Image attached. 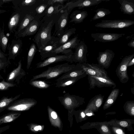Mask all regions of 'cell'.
<instances>
[{"instance_id":"f35d334b","label":"cell","mask_w":134,"mask_h":134,"mask_svg":"<svg viewBox=\"0 0 134 134\" xmlns=\"http://www.w3.org/2000/svg\"><path fill=\"white\" fill-rule=\"evenodd\" d=\"M36 1V0H23L21 4L23 6L31 5L34 4Z\"/></svg>"},{"instance_id":"9a60e30c","label":"cell","mask_w":134,"mask_h":134,"mask_svg":"<svg viewBox=\"0 0 134 134\" xmlns=\"http://www.w3.org/2000/svg\"><path fill=\"white\" fill-rule=\"evenodd\" d=\"M87 75L86 72L81 66L80 63H77L73 69L64 74L56 81L68 78L80 77L82 79Z\"/></svg>"},{"instance_id":"d4e9b609","label":"cell","mask_w":134,"mask_h":134,"mask_svg":"<svg viewBox=\"0 0 134 134\" xmlns=\"http://www.w3.org/2000/svg\"><path fill=\"white\" fill-rule=\"evenodd\" d=\"M88 65L94 69L99 75V77L105 78L108 79H110L106 71L99 65L92 63L90 64L88 63Z\"/></svg>"},{"instance_id":"cb8c5ba5","label":"cell","mask_w":134,"mask_h":134,"mask_svg":"<svg viewBox=\"0 0 134 134\" xmlns=\"http://www.w3.org/2000/svg\"><path fill=\"white\" fill-rule=\"evenodd\" d=\"M20 114L12 112L7 114L0 118V124L11 122L17 118Z\"/></svg>"},{"instance_id":"db71d44e","label":"cell","mask_w":134,"mask_h":134,"mask_svg":"<svg viewBox=\"0 0 134 134\" xmlns=\"http://www.w3.org/2000/svg\"><path fill=\"white\" fill-rule=\"evenodd\" d=\"M132 76L133 77H134V72L133 71L132 74Z\"/></svg>"},{"instance_id":"7c38bea8","label":"cell","mask_w":134,"mask_h":134,"mask_svg":"<svg viewBox=\"0 0 134 134\" xmlns=\"http://www.w3.org/2000/svg\"><path fill=\"white\" fill-rule=\"evenodd\" d=\"M115 56V53L111 50L107 49L100 52L97 58L98 64L104 68L108 69Z\"/></svg>"},{"instance_id":"484cf974","label":"cell","mask_w":134,"mask_h":134,"mask_svg":"<svg viewBox=\"0 0 134 134\" xmlns=\"http://www.w3.org/2000/svg\"><path fill=\"white\" fill-rule=\"evenodd\" d=\"M36 51V46L33 43L31 45L28 53L26 67L27 69H29L31 66Z\"/></svg>"},{"instance_id":"bcb514c9","label":"cell","mask_w":134,"mask_h":134,"mask_svg":"<svg viewBox=\"0 0 134 134\" xmlns=\"http://www.w3.org/2000/svg\"><path fill=\"white\" fill-rule=\"evenodd\" d=\"M101 129L104 132H107L108 131V129L107 127L105 125L102 126L101 127Z\"/></svg>"},{"instance_id":"7a4b0ae2","label":"cell","mask_w":134,"mask_h":134,"mask_svg":"<svg viewBox=\"0 0 134 134\" xmlns=\"http://www.w3.org/2000/svg\"><path fill=\"white\" fill-rule=\"evenodd\" d=\"M134 24V21L130 20H103L95 26L104 28L121 29L128 27Z\"/></svg>"},{"instance_id":"f907efd6","label":"cell","mask_w":134,"mask_h":134,"mask_svg":"<svg viewBox=\"0 0 134 134\" xmlns=\"http://www.w3.org/2000/svg\"><path fill=\"white\" fill-rule=\"evenodd\" d=\"M81 115L82 118H84L85 116V113L83 111L81 113Z\"/></svg>"},{"instance_id":"d590c367","label":"cell","mask_w":134,"mask_h":134,"mask_svg":"<svg viewBox=\"0 0 134 134\" xmlns=\"http://www.w3.org/2000/svg\"><path fill=\"white\" fill-rule=\"evenodd\" d=\"M61 6L60 5H58L55 6H51L47 9L46 11L47 15L51 16L53 14H56L58 13L59 11V7Z\"/></svg>"},{"instance_id":"5bb4252c","label":"cell","mask_w":134,"mask_h":134,"mask_svg":"<svg viewBox=\"0 0 134 134\" xmlns=\"http://www.w3.org/2000/svg\"><path fill=\"white\" fill-rule=\"evenodd\" d=\"M21 60L18 62L17 67L11 72L7 75L6 79L7 82L11 83H19L20 80L26 75L25 71L22 68Z\"/></svg>"},{"instance_id":"4dcf8cb0","label":"cell","mask_w":134,"mask_h":134,"mask_svg":"<svg viewBox=\"0 0 134 134\" xmlns=\"http://www.w3.org/2000/svg\"><path fill=\"white\" fill-rule=\"evenodd\" d=\"M111 13L108 9L103 8H98L96 10V13L92 20H95L102 18L110 14Z\"/></svg>"},{"instance_id":"f5cc1de1","label":"cell","mask_w":134,"mask_h":134,"mask_svg":"<svg viewBox=\"0 0 134 134\" xmlns=\"http://www.w3.org/2000/svg\"><path fill=\"white\" fill-rule=\"evenodd\" d=\"M92 113H88L86 114V115L88 116H90L92 115Z\"/></svg>"},{"instance_id":"681fc988","label":"cell","mask_w":134,"mask_h":134,"mask_svg":"<svg viewBox=\"0 0 134 134\" xmlns=\"http://www.w3.org/2000/svg\"><path fill=\"white\" fill-rule=\"evenodd\" d=\"M2 1L3 3H6L12 1H13L12 0H2Z\"/></svg>"},{"instance_id":"83f0119b","label":"cell","mask_w":134,"mask_h":134,"mask_svg":"<svg viewBox=\"0 0 134 134\" xmlns=\"http://www.w3.org/2000/svg\"><path fill=\"white\" fill-rule=\"evenodd\" d=\"M8 41V38L5 35L4 30L0 28V51L1 48L4 53L6 51Z\"/></svg>"},{"instance_id":"ab89813d","label":"cell","mask_w":134,"mask_h":134,"mask_svg":"<svg viewBox=\"0 0 134 134\" xmlns=\"http://www.w3.org/2000/svg\"><path fill=\"white\" fill-rule=\"evenodd\" d=\"M6 55L4 53L0 51V60L4 62H6L8 60L7 59Z\"/></svg>"},{"instance_id":"ee69618b","label":"cell","mask_w":134,"mask_h":134,"mask_svg":"<svg viewBox=\"0 0 134 134\" xmlns=\"http://www.w3.org/2000/svg\"><path fill=\"white\" fill-rule=\"evenodd\" d=\"M120 124L121 126L123 127H126L128 125L127 122L124 121H121L120 123Z\"/></svg>"},{"instance_id":"f1b7e54d","label":"cell","mask_w":134,"mask_h":134,"mask_svg":"<svg viewBox=\"0 0 134 134\" xmlns=\"http://www.w3.org/2000/svg\"><path fill=\"white\" fill-rule=\"evenodd\" d=\"M57 48V44L54 43L52 45L46 46L39 48V51L42 59L46 58L48 54L52 50Z\"/></svg>"},{"instance_id":"4fadbf2b","label":"cell","mask_w":134,"mask_h":134,"mask_svg":"<svg viewBox=\"0 0 134 134\" xmlns=\"http://www.w3.org/2000/svg\"><path fill=\"white\" fill-rule=\"evenodd\" d=\"M125 34L114 33H92L91 36L94 41L102 42H110L116 40L125 35Z\"/></svg>"},{"instance_id":"603a6c76","label":"cell","mask_w":134,"mask_h":134,"mask_svg":"<svg viewBox=\"0 0 134 134\" xmlns=\"http://www.w3.org/2000/svg\"><path fill=\"white\" fill-rule=\"evenodd\" d=\"M81 78L80 77L66 78L57 81L55 83L57 87H64L72 85Z\"/></svg>"},{"instance_id":"e575fe53","label":"cell","mask_w":134,"mask_h":134,"mask_svg":"<svg viewBox=\"0 0 134 134\" xmlns=\"http://www.w3.org/2000/svg\"><path fill=\"white\" fill-rule=\"evenodd\" d=\"M16 85L15 83L8 82L3 79L0 82V91H2L8 90L10 87H13Z\"/></svg>"},{"instance_id":"ffe728a7","label":"cell","mask_w":134,"mask_h":134,"mask_svg":"<svg viewBox=\"0 0 134 134\" xmlns=\"http://www.w3.org/2000/svg\"><path fill=\"white\" fill-rule=\"evenodd\" d=\"M104 97V96L100 94L95 95L90 100L88 108L94 109L98 108L103 103Z\"/></svg>"},{"instance_id":"2e32d148","label":"cell","mask_w":134,"mask_h":134,"mask_svg":"<svg viewBox=\"0 0 134 134\" xmlns=\"http://www.w3.org/2000/svg\"><path fill=\"white\" fill-rule=\"evenodd\" d=\"M22 43L20 40H13L8 48L9 50L8 59L14 60L19 53L22 47Z\"/></svg>"},{"instance_id":"52a82bcc","label":"cell","mask_w":134,"mask_h":134,"mask_svg":"<svg viewBox=\"0 0 134 134\" xmlns=\"http://www.w3.org/2000/svg\"><path fill=\"white\" fill-rule=\"evenodd\" d=\"M109 0H79L72 1L67 3L64 6L60 9V11H62L63 9L67 7V9L69 13L74 8L78 7L79 9L84 8L88 7L97 5L102 1H107Z\"/></svg>"},{"instance_id":"e0dca14e","label":"cell","mask_w":134,"mask_h":134,"mask_svg":"<svg viewBox=\"0 0 134 134\" xmlns=\"http://www.w3.org/2000/svg\"><path fill=\"white\" fill-rule=\"evenodd\" d=\"M121 6L119 8L124 14H134V0H118Z\"/></svg>"},{"instance_id":"277c9868","label":"cell","mask_w":134,"mask_h":134,"mask_svg":"<svg viewBox=\"0 0 134 134\" xmlns=\"http://www.w3.org/2000/svg\"><path fill=\"white\" fill-rule=\"evenodd\" d=\"M53 21L50 22L43 29L38 33L35 38V41L39 49L46 46L52 38L51 31Z\"/></svg>"},{"instance_id":"7bdbcfd3","label":"cell","mask_w":134,"mask_h":134,"mask_svg":"<svg viewBox=\"0 0 134 134\" xmlns=\"http://www.w3.org/2000/svg\"><path fill=\"white\" fill-rule=\"evenodd\" d=\"M51 115L52 118L54 119H56L57 117L56 113L54 111H52L51 113Z\"/></svg>"},{"instance_id":"6da1fadb","label":"cell","mask_w":134,"mask_h":134,"mask_svg":"<svg viewBox=\"0 0 134 134\" xmlns=\"http://www.w3.org/2000/svg\"><path fill=\"white\" fill-rule=\"evenodd\" d=\"M75 65L74 64H69L68 63H67L53 67H49L46 70L34 76L31 80H36L42 78H45V80L53 79L66 73L73 69Z\"/></svg>"},{"instance_id":"d6986e66","label":"cell","mask_w":134,"mask_h":134,"mask_svg":"<svg viewBox=\"0 0 134 134\" xmlns=\"http://www.w3.org/2000/svg\"><path fill=\"white\" fill-rule=\"evenodd\" d=\"M88 15L86 11L75 10L73 12L70 16L71 20L69 23L74 22L76 24L81 23Z\"/></svg>"},{"instance_id":"30bf717a","label":"cell","mask_w":134,"mask_h":134,"mask_svg":"<svg viewBox=\"0 0 134 134\" xmlns=\"http://www.w3.org/2000/svg\"><path fill=\"white\" fill-rule=\"evenodd\" d=\"M88 52L86 45L83 41H80L71 56L73 62L82 63L87 62V54Z\"/></svg>"},{"instance_id":"74e56055","label":"cell","mask_w":134,"mask_h":134,"mask_svg":"<svg viewBox=\"0 0 134 134\" xmlns=\"http://www.w3.org/2000/svg\"><path fill=\"white\" fill-rule=\"evenodd\" d=\"M47 6V5L46 4H43L40 5L36 9L37 13L39 14L42 13L44 11Z\"/></svg>"},{"instance_id":"ac0fdd59","label":"cell","mask_w":134,"mask_h":134,"mask_svg":"<svg viewBox=\"0 0 134 134\" xmlns=\"http://www.w3.org/2000/svg\"><path fill=\"white\" fill-rule=\"evenodd\" d=\"M39 26V23L38 21L33 20L26 27L25 30L21 33L19 36L24 37L33 35L37 32Z\"/></svg>"},{"instance_id":"816d5d0a","label":"cell","mask_w":134,"mask_h":134,"mask_svg":"<svg viewBox=\"0 0 134 134\" xmlns=\"http://www.w3.org/2000/svg\"><path fill=\"white\" fill-rule=\"evenodd\" d=\"M131 93L133 94H134V86L131 88Z\"/></svg>"},{"instance_id":"d6a6232c","label":"cell","mask_w":134,"mask_h":134,"mask_svg":"<svg viewBox=\"0 0 134 134\" xmlns=\"http://www.w3.org/2000/svg\"><path fill=\"white\" fill-rule=\"evenodd\" d=\"M34 19V17L31 15L26 14L20 24L17 33H19L21 30L26 28Z\"/></svg>"},{"instance_id":"ba28073f","label":"cell","mask_w":134,"mask_h":134,"mask_svg":"<svg viewBox=\"0 0 134 134\" xmlns=\"http://www.w3.org/2000/svg\"><path fill=\"white\" fill-rule=\"evenodd\" d=\"M62 104L68 108L76 107L85 103V98L78 96L70 94L67 93L58 97Z\"/></svg>"},{"instance_id":"60d3db41","label":"cell","mask_w":134,"mask_h":134,"mask_svg":"<svg viewBox=\"0 0 134 134\" xmlns=\"http://www.w3.org/2000/svg\"><path fill=\"white\" fill-rule=\"evenodd\" d=\"M66 1V0H50L48 1V4L49 5H51L56 2L63 4Z\"/></svg>"},{"instance_id":"8d00e7d4","label":"cell","mask_w":134,"mask_h":134,"mask_svg":"<svg viewBox=\"0 0 134 134\" xmlns=\"http://www.w3.org/2000/svg\"><path fill=\"white\" fill-rule=\"evenodd\" d=\"M10 63V61L8 60L6 62H4L0 60V70H3L5 72L6 67L9 65Z\"/></svg>"},{"instance_id":"9c48e42d","label":"cell","mask_w":134,"mask_h":134,"mask_svg":"<svg viewBox=\"0 0 134 134\" xmlns=\"http://www.w3.org/2000/svg\"><path fill=\"white\" fill-rule=\"evenodd\" d=\"M87 79L90 89L97 86L99 88L110 87L114 89L116 86L115 83L110 79L88 75Z\"/></svg>"},{"instance_id":"44dd1931","label":"cell","mask_w":134,"mask_h":134,"mask_svg":"<svg viewBox=\"0 0 134 134\" xmlns=\"http://www.w3.org/2000/svg\"><path fill=\"white\" fill-rule=\"evenodd\" d=\"M19 94L14 97L4 96L0 99V112L6 109L12 103L18 99L20 96Z\"/></svg>"},{"instance_id":"1f68e13d","label":"cell","mask_w":134,"mask_h":134,"mask_svg":"<svg viewBox=\"0 0 134 134\" xmlns=\"http://www.w3.org/2000/svg\"><path fill=\"white\" fill-rule=\"evenodd\" d=\"M31 85L39 88L43 89L49 87L50 85L45 81L41 80H31L29 82Z\"/></svg>"},{"instance_id":"7402d4cb","label":"cell","mask_w":134,"mask_h":134,"mask_svg":"<svg viewBox=\"0 0 134 134\" xmlns=\"http://www.w3.org/2000/svg\"><path fill=\"white\" fill-rule=\"evenodd\" d=\"M120 92L118 88L114 89L109 96L104 105V108L109 107L114 103L116 100Z\"/></svg>"},{"instance_id":"8fae6325","label":"cell","mask_w":134,"mask_h":134,"mask_svg":"<svg viewBox=\"0 0 134 134\" xmlns=\"http://www.w3.org/2000/svg\"><path fill=\"white\" fill-rule=\"evenodd\" d=\"M72 55L65 54L56 55L48 58L43 61L40 62L36 64L37 68H41L47 66L54 63L66 61L68 62H73L71 56Z\"/></svg>"},{"instance_id":"f6af8a7d","label":"cell","mask_w":134,"mask_h":134,"mask_svg":"<svg viewBox=\"0 0 134 134\" xmlns=\"http://www.w3.org/2000/svg\"><path fill=\"white\" fill-rule=\"evenodd\" d=\"M134 64V57L131 59L128 63V67L133 65Z\"/></svg>"},{"instance_id":"c3c4849f","label":"cell","mask_w":134,"mask_h":134,"mask_svg":"<svg viewBox=\"0 0 134 134\" xmlns=\"http://www.w3.org/2000/svg\"><path fill=\"white\" fill-rule=\"evenodd\" d=\"M116 132L118 134H121L122 133V131L120 129L117 130L116 131Z\"/></svg>"},{"instance_id":"5b68a950","label":"cell","mask_w":134,"mask_h":134,"mask_svg":"<svg viewBox=\"0 0 134 134\" xmlns=\"http://www.w3.org/2000/svg\"><path fill=\"white\" fill-rule=\"evenodd\" d=\"M37 103L35 99L31 98L16 100L10 104L6 108L8 110L21 111L25 110Z\"/></svg>"},{"instance_id":"836d02e7","label":"cell","mask_w":134,"mask_h":134,"mask_svg":"<svg viewBox=\"0 0 134 134\" xmlns=\"http://www.w3.org/2000/svg\"><path fill=\"white\" fill-rule=\"evenodd\" d=\"M76 30V28H73L66 31L60 39L59 43L62 45L66 42L71 36L75 33Z\"/></svg>"},{"instance_id":"8992f818","label":"cell","mask_w":134,"mask_h":134,"mask_svg":"<svg viewBox=\"0 0 134 134\" xmlns=\"http://www.w3.org/2000/svg\"><path fill=\"white\" fill-rule=\"evenodd\" d=\"M134 57V53L124 58L117 68L116 72L120 81L122 83H127L129 78L127 74V68L129 62Z\"/></svg>"},{"instance_id":"3957f363","label":"cell","mask_w":134,"mask_h":134,"mask_svg":"<svg viewBox=\"0 0 134 134\" xmlns=\"http://www.w3.org/2000/svg\"><path fill=\"white\" fill-rule=\"evenodd\" d=\"M80 41L78 37L76 36L65 43L57 47L51 51L47 55V58H49L62 53L65 54L72 55L73 53L71 50L69 51L67 49H76Z\"/></svg>"},{"instance_id":"f546056e","label":"cell","mask_w":134,"mask_h":134,"mask_svg":"<svg viewBox=\"0 0 134 134\" xmlns=\"http://www.w3.org/2000/svg\"><path fill=\"white\" fill-rule=\"evenodd\" d=\"M69 13L67 10L64 11L59 18L58 25L60 30H63L66 25L68 18Z\"/></svg>"},{"instance_id":"7dc6e473","label":"cell","mask_w":134,"mask_h":134,"mask_svg":"<svg viewBox=\"0 0 134 134\" xmlns=\"http://www.w3.org/2000/svg\"><path fill=\"white\" fill-rule=\"evenodd\" d=\"M41 128L42 127L41 126H38L35 127L34 129L35 131H37L39 130H41Z\"/></svg>"},{"instance_id":"b9f144b4","label":"cell","mask_w":134,"mask_h":134,"mask_svg":"<svg viewBox=\"0 0 134 134\" xmlns=\"http://www.w3.org/2000/svg\"><path fill=\"white\" fill-rule=\"evenodd\" d=\"M128 46L130 47L134 48V40L133 38L128 43Z\"/></svg>"},{"instance_id":"4316f807","label":"cell","mask_w":134,"mask_h":134,"mask_svg":"<svg viewBox=\"0 0 134 134\" xmlns=\"http://www.w3.org/2000/svg\"><path fill=\"white\" fill-rule=\"evenodd\" d=\"M20 15L18 13H16L10 18L8 24V27L10 32L13 31L17 26L19 21Z\"/></svg>"},{"instance_id":"11a10c76","label":"cell","mask_w":134,"mask_h":134,"mask_svg":"<svg viewBox=\"0 0 134 134\" xmlns=\"http://www.w3.org/2000/svg\"><path fill=\"white\" fill-rule=\"evenodd\" d=\"M3 79V77L1 75H0V79Z\"/></svg>"}]
</instances>
